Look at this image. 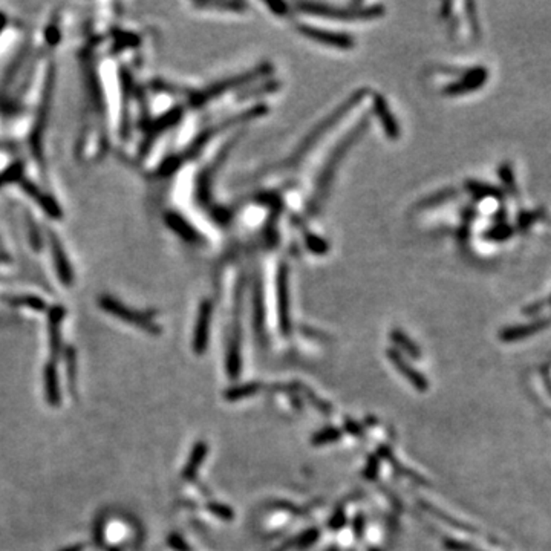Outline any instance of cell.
Listing matches in <instances>:
<instances>
[{
	"mask_svg": "<svg viewBox=\"0 0 551 551\" xmlns=\"http://www.w3.org/2000/svg\"><path fill=\"white\" fill-rule=\"evenodd\" d=\"M368 126H369V123L366 122V118H363L360 122V124H357L356 127H354V129L348 135H346V137L336 146V149L333 150V154H331V156L328 158L327 164L323 165L319 181H317V187H315V192H314L313 201H311V210H315L317 207L320 206L322 201L324 199V195H327V192H328L331 181H333V178L336 175L337 167L340 165L345 155L348 154V150L351 149V146L354 145V142H356L361 137V135L365 133V131L368 129Z\"/></svg>",
	"mask_w": 551,
	"mask_h": 551,
	"instance_id": "cell-1",
	"label": "cell"
},
{
	"mask_svg": "<svg viewBox=\"0 0 551 551\" xmlns=\"http://www.w3.org/2000/svg\"><path fill=\"white\" fill-rule=\"evenodd\" d=\"M365 94H366V89L357 90V92L352 94L342 106H338V108L327 120H323V122L319 126L314 127V129L308 133V137L300 142V146H299V149L296 150V152H294L290 156L288 164L299 163L302 158H304L309 152V150H311L317 145V141H319L329 129H333V127L338 122H340V118H343L346 114H348V112L354 108V106H356L361 100V98L365 97Z\"/></svg>",
	"mask_w": 551,
	"mask_h": 551,
	"instance_id": "cell-2",
	"label": "cell"
},
{
	"mask_svg": "<svg viewBox=\"0 0 551 551\" xmlns=\"http://www.w3.org/2000/svg\"><path fill=\"white\" fill-rule=\"evenodd\" d=\"M297 8L304 13L313 14V16L331 17V19H345V20H356V19H375L383 16L384 8L381 5L374 6H361V3H354L349 8H337V6H329L327 3L317 2H302L297 3Z\"/></svg>",
	"mask_w": 551,
	"mask_h": 551,
	"instance_id": "cell-3",
	"label": "cell"
},
{
	"mask_svg": "<svg viewBox=\"0 0 551 551\" xmlns=\"http://www.w3.org/2000/svg\"><path fill=\"white\" fill-rule=\"evenodd\" d=\"M488 80V69L484 66H475L470 67L463 72L461 79L458 81L452 83L446 89H444V94L447 95H463L473 92V90H478L486 85Z\"/></svg>",
	"mask_w": 551,
	"mask_h": 551,
	"instance_id": "cell-4",
	"label": "cell"
},
{
	"mask_svg": "<svg viewBox=\"0 0 551 551\" xmlns=\"http://www.w3.org/2000/svg\"><path fill=\"white\" fill-rule=\"evenodd\" d=\"M297 29L302 35L308 37L309 40L319 42L322 44H327V47H334L338 49H351L354 44H356V42L352 40V37L349 34L327 31V29H320L308 25H299Z\"/></svg>",
	"mask_w": 551,
	"mask_h": 551,
	"instance_id": "cell-5",
	"label": "cell"
},
{
	"mask_svg": "<svg viewBox=\"0 0 551 551\" xmlns=\"http://www.w3.org/2000/svg\"><path fill=\"white\" fill-rule=\"evenodd\" d=\"M277 306H279V320H281V328L285 336L290 334L291 323H290V296H288V267L281 263L277 270Z\"/></svg>",
	"mask_w": 551,
	"mask_h": 551,
	"instance_id": "cell-6",
	"label": "cell"
},
{
	"mask_svg": "<svg viewBox=\"0 0 551 551\" xmlns=\"http://www.w3.org/2000/svg\"><path fill=\"white\" fill-rule=\"evenodd\" d=\"M268 72H271V65L265 63V65H262V66H258V67H254V69H252V71L244 72V74H240V75H236V77H231V79H227V80H224L221 83H217V85H215L210 90H207L206 97H215V95L222 94V92H225V90H230L233 88L244 86V85H247V83H250V81H253L256 79H259V77H262V75H265Z\"/></svg>",
	"mask_w": 551,
	"mask_h": 551,
	"instance_id": "cell-7",
	"label": "cell"
},
{
	"mask_svg": "<svg viewBox=\"0 0 551 551\" xmlns=\"http://www.w3.org/2000/svg\"><path fill=\"white\" fill-rule=\"evenodd\" d=\"M210 322H211V304L210 302H204L199 308L198 322H196V329L193 337L195 352L202 354L206 351L208 334H210Z\"/></svg>",
	"mask_w": 551,
	"mask_h": 551,
	"instance_id": "cell-8",
	"label": "cell"
},
{
	"mask_svg": "<svg viewBox=\"0 0 551 551\" xmlns=\"http://www.w3.org/2000/svg\"><path fill=\"white\" fill-rule=\"evenodd\" d=\"M374 112L381 122L384 133L388 135V138L398 140V137H400L398 123H397V120H395L394 114H392V110L389 109V106H388L386 100H384L383 95L377 94L374 97Z\"/></svg>",
	"mask_w": 551,
	"mask_h": 551,
	"instance_id": "cell-9",
	"label": "cell"
},
{
	"mask_svg": "<svg viewBox=\"0 0 551 551\" xmlns=\"http://www.w3.org/2000/svg\"><path fill=\"white\" fill-rule=\"evenodd\" d=\"M388 357H389V360L392 361V363L397 366L398 371L402 372L406 377V379L411 381V384H413L415 388L420 389V390H426L427 389V381L425 379V375L420 374L418 371H415V369H412V366L407 363V361L402 356H400L397 351L389 349L388 351Z\"/></svg>",
	"mask_w": 551,
	"mask_h": 551,
	"instance_id": "cell-10",
	"label": "cell"
},
{
	"mask_svg": "<svg viewBox=\"0 0 551 551\" xmlns=\"http://www.w3.org/2000/svg\"><path fill=\"white\" fill-rule=\"evenodd\" d=\"M44 395H47V402L52 407H57L60 402H62L54 363H48L47 368H44Z\"/></svg>",
	"mask_w": 551,
	"mask_h": 551,
	"instance_id": "cell-11",
	"label": "cell"
},
{
	"mask_svg": "<svg viewBox=\"0 0 551 551\" xmlns=\"http://www.w3.org/2000/svg\"><path fill=\"white\" fill-rule=\"evenodd\" d=\"M206 454H207V446H206V444H204V443L196 444L193 452H192V455H190V459H188V463H187L186 470L183 473L186 479H192L195 477V473L198 472L199 466L202 463L204 457H206Z\"/></svg>",
	"mask_w": 551,
	"mask_h": 551,
	"instance_id": "cell-12",
	"label": "cell"
},
{
	"mask_svg": "<svg viewBox=\"0 0 551 551\" xmlns=\"http://www.w3.org/2000/svg\"><path fill=\"white\" fill-rule=\"evenodd\" d=\"M390 338L400 346V348H403L406 354H409L411 357H413V359H420L421 352H420V349H418V346L415 345V343L411 340V338L407 337L404 333H402V331H400V329H394V331H392V333H390Z\"/></svg>",
	"mask_w": 551,
	"mask_h": 551,
	"instance_id": "cell-13",
	"label": "cell"
},
{
	"mask_svg": "<svg viewBox=\"0 0 551 551\" xmlns=\"http://www.w3.org/2000/svg\"><path fill=\"white\" fill-rule=\"evenodd\" d=\"M305 240H306V245L309 250L315 254H323L328 252V244L324 242V240L320 236H315L313 235L311 231H306L305 233Z\"/></svg>",
	"mask_w": 551,
	"mask_h": 551,
	"instance_id": "cell-14",
	"label": "cell"
},
{
	"mask_svg": "<svg viewBox=\"0 0 551 551\" xmlns=\"http://www.w3.org/2000/svg\"><path fill=\"white\" fill-rule=\"evenodd\" d=\"M457 190H452V188H447V190L440 192L434 195L432 198H427L421 202V207H432V206H438V204H443L446 201H450L452 198H455Z\"/></svg>",
	"mask_w": 551,
	"mask_h": 551,
	"instance_id": "cell-15",
	"label": "cell"
},
{
	"mask_svg": "<svg viewBox=\"0 0 551 551\" xmlns=\"http://www.w3.org/2000/svg\"><path fill=\"white\" fill-rule=\"evenodd\" d=\"M261 389V384H247V386H240L236 389H231L227 392V398L229 400H238V398H244L248 395H253L256 394Z\"/></svg>",
	"mask_w": 551,
	"mask_h": 551,
	"instance_id": "cell-16",
	"label": "cell"
},
{
	"mask_svg": "<svg viewBox=\"0 0 551 551\" xmlns=\"http://www.w3.org/2000/svg\"><path fill=\"white\" fill-rule=\"evenodd\" d=\"M340 430H336V429H327V430H322V432L317 434L313 438V443L314 444H324V443H333L336 441L338 436H340Z\"/></svg>",
	"mask_w": 551,
	"mask_h": 551,
	"instance_id": "cell-17",
	"label": "cell"
},
{
	"mask_svg": "<svg viewBox=\"0 0 551 551\" xmlns=\"http://www.w3.org/2000/svg\"><path fill=\"white\" fill-rule=\"evenodd\" d=\"M75 375H77V371H75V357L72 356V352H69L67 354V377H69L71 390H75Z\"/></svg>",
	"mask_w": 551,
	"mask_h": 551,
	"instance_id": "cell-18",
	"label": "cell"
},
{
	"mask_svg": "<svg viewBox=\"0 0 551 551\" xmlns=\"http://www.w3.org/2000/svg\"><path fill=\"white\" fill-rule=\"evenodd\" d=\"M254 309H256V320H258L259 327L263 323V308H262V294L259 290H254Z\"/></svg>",
	"mask_w": 551,
	"mask_h": 551,
	"instance_id": "cell-19",
	"label": "cell"
},
{
	"mask_svg": "<svg viewBox=\"0 0 551 551\" xmlns=\"http://www.w3.org/2000/svg\"><path fill=\"white\" fill-rule=\"evenodd\" d=\"M211 510H213L217 516H222V518H225V519H231V511L227 509V507H219V505H211L210 507Z\"/></svg>",
	"mask_w": 551,
	"mask_h": 551,
	"instance_id": "cell-20",
	"label": "cell"
},
{
	"mask_svg": "<svg viewBox=\"0 0 551 551\" xmlns=\"http://www.w3.org/2000/svg\"><path fill=\"white\" fill-rule=\"evenodd\" d=\"M170 545L175 547L178 551H187L188 550L186 543L181 541L179 538H176V536H172V538H170Z\"/></svg>",
	"mask_w": 551,
	"mask_h": 551,
	"instance_id": "cell-21",
	"label": "cell"
},
{
	"mask_svg": "<svg viewBox=\"0 0 551 551\" xmlns=\"http://www.w3.org/2000/svg\"><path fill=\"white\" fill-rule=\"evenodd\" d=\"M268 8L271 10H277L276 14H286V5L279 2V3H268Z\"/></svg>",
	"mask_w": 551,
	"mask_h": 551,
	"instance_id": "cell-22",
	"label": "cell"
},
{
	"mask_svg": "<svg viewBox=\"0 0 551 551\" xmlns=\"http://www.w3.org/2000/svg\"><path fill=\"white\" fill-rule=\"evenodd\" d=\"M83 550V545L81 543H75V545H71V547H66V548H63V550H60V551H81Z\"/></svg>",
	"mask_w": 551,
	"mask_h": 551,
	"instance_id": "cell-23",
	"label": "cell"
}]
</instances>
